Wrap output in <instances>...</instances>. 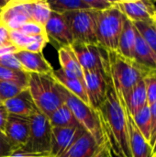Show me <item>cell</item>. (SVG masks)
Listing matches in <instances>:
<instances>
[{
    "label": "cell",
    "mask_w": 156,
    "mask_h": 157,
    "mask_svg": "<svg viewBox=\"0 0 156 157\" xmlns=\"http://www.w3.org/2000/svg\"><path fill=\"white\" fill-rule=\"evenodd\" d=\"M51 9L48 1L42 0H29V15L30 20L43 29L48 22Z\"/></svg>",
    "instance_id": "d4e9b609"
},
{
    "label": "cell",
    "mask_w": 156,
    "mask_h": 157,
    "mask_svg": "<svg viewBox=\"0 0 156 157\" xmlns=\"http://www.w3.org/2000/svg\"><path fill=\"white\" fill-rule=\"evenodd\" d=\"M48 3L51 11L59 14L75 10L90 9L86 0H50Z\"/></svg>",
    "instance_id": "83f0119b"
},
{
    "label": "cell",
    "mask_w": 156,
    "mask_h": 157,
    "mask_svg": "<svg viewBox=\"0 0 156 157\" xmlns=\"http://www.w3.org/2000/svg\"><path fill=\"white\" fill-rule=\"evenodd\" d=\"M109 152H110V157H117V156H115V155L111 153V151H110V150H109Z\"/></svg>",
    "instance_id": "bcb514c9"
},
{
    "label": "cell",
    "mask_w": 156,
    "mask_h": 157,
    "mask_svg": "<svg viewBox=\"0 0 156 157\" xmlns=\"http://www.w3.org/2000/svg\"><path fill=\"white\" fill-rule=\"evenodd\" d=\"M0 66L12 70H23L20 63L15 56V54H6L0 56Z\"/></svg>",
    "instance_id": "d6a6232c"
},
{
    "label": "cell",
    "mask_w": 156,
    "mask_h": 157,
    "mask_svg": "<svg viewBox=\"0 0 156 157\" xmlns=\"http://www.w3.org/2000/svg\"><path fill=\"white\" fill-rule=\"evenodd\" d=\"M152 157H156V154H155V155H153V156H152Z\"/></svg>",
    "instance_id": "f907efd6"
},
{
    "label": "cell",
    "mask_w": 156,
    "mask_h": 157,
    "mask_svg": "<svg viewBox=\"0 0 156 157\" xmlns=\"http://www.w3.org/2000/svg\"><path fill=\"white\" fill-rule=\"evenodd\" d=\"M154 20H155V19H154ZM155 25H156V20H155Z\"/></svg>",
    "instance_id": "816d5d0a"
},
{
    "label": "cell",
    "mask_w": 156,
    "mask_h": 157,
    "mask_svg": "<svg viewBox=\"0 0 156 157\" xmlns=\"http://www.w3.org/2000/svg\"><path fill=\"white\" fill-rule=\"evenodd\" d=\"M49 39L47 37V35H43L41 37H40L37 40H35L34 42H32L31 44H29L27 48L26 51L30 52H36V53H42V51L44 49V47H46V45L49 42Z\"/></svg>",
    "instance_id": "d590c367"
},
{
    "label": "cell",
    "mask_w": 156,
    "mask_h": 157,
    "mask_svg": "<svg viewBox=\"0 0 156 157\" xmlns=\"http://www.w3.org/2000/svg\"><path fill=\"white\" fill-rule=\"evenodd\" d=\"M58 58L61 69L66 75L84 80V71L70 45L59 48Z\"/></svg>",
    "instance_id": "7402d4cb"
},
{
    "label": "cell",
    "mask_w": 156,
    "mask_h": 157,
    "mask_svg": "<svg viewBox=\"0 0 156 157\" xmlns=\"http://www.w3.org/2000/svg\"><path fill=\"white\" fill-rule=\"evenodd\" d=\"M23 90V88L15 84L0 80V100L2 104L6 100L16 97Z\"/></svg>",
    "instance_id": "1f68e13d"
},
{
    "label": "cell",
    "mask_w": 156,
    "mask_h": 157,
    "mask_svg": "<svg viewBox=\"0 0 156 157\" xmlns=\"http://www.w3.org/2000/svg\"><path fill=\"white\" fill-rule=\"evenodd\" d=\"M124 19L125 16L115 3L106 10L97 11L96 34L99 46L108 52L117 51Z\"/></svg>",
    "instance_id": "277c9868"
},
{
    "label": "cell",
    "mask_w": 156,
    "mask_h": 157,
    "mask_svg": "<svg viewBox=\"0 0 156 157\" xmlns=\"http://www.w3.org/2000/svg\"><path fill=\"white\" fill-rule=\"evenodd\" d=\"M8 114L30 118L40 112L35 106L29 89H24L16 97L3 103Z\"/></svg>",
    "instance_id": "e0dca14e"
},
{
    "label": "cell",
    "mask_w": 156,
    "mask_h": 157,
    "mask_svg": "<svg viewBox=\"0 0 156 157\" xmlns=\"http://www.w3.org/2000/svg\"><path fill=\"white\" fill-rule=\"evenodd\" d=\"M83 71H100L109 75L108 51L98 44L73 42L70 45Z\"/></svg>",
    "instance_id": "ba28073f"
},
{
    "label": "cell",
    "mask_w": 156,
    "mask_h": 157,
    "mask_svg": "<svg viewBox=\"0 0 156 157\" xmlns=\"http://www.w3.org/2000/svg\"><path fill=\"white\" fill-rule=\"evenodd\" d=\"M0 80L15 84L23 89H27L29 85V74L23 70L17 71L0 66Z\"/></svg>",
    "instance_id": "f1b7e54d"
},
{
    "label": "cell",
    "mask_w": 156,
    "mask_h": 157,
    "mask_svg": "<svg viewBox=\"0 0 156 157\" xmlns=\"http://www.w3.org/2000/svg\"><path fill=\"white\" fill-rule=\"evenodd\" d=\"M133 62L142 68L152 71L156 70V56L149 45L136 29V40L133 51Z\"/></svg>",
    "instance_id": "ffe728a7"
},
{
    "label": "cell",
    "mask_w": 156,
    "mask_h": 157,
    "mask_svg": "<svg viewBox=\"0 0 156 157\" xmlns=\"http://www.w3.org/2000/svg\"><path fill=\"white\" fill-rule=\"evenodd\" d=\"M51 122V127H61V128H71L81 126L75 118L74 117L71 109L64 103L55 111H53L49 117H47Z\"/></svg>",
    "instance_id": "cb8c5ba5"
},
{
    "label": "cell",
    "mask_w": 156,
    "mask_h": 157,
    "mask_svg": "<svg viewBox=\"0 0 156 157\" xmlns=\"http://www.w3.org/2000/svg\"><path fill=\"white\" fill-rule=\"evenodd\" d=\"M155 154H156V137H155V140H154V146H153V148H152V156H153V155H154Z\"/></svg>",
    "instance_id": "f6af8a7d"
},
{
    "label": "cell",
    "mask_w": 156,
    "mask_h": 157,
    "mask_svg": "<svg viewBox=\"0 0 156 157\" xmlns=\"http://www.w3.org/2000/svg\"><path fill=\"white\" fill-rule=\"evenodd\" d=\"M28 89L38 110L46 117L64 104L59 84L51 74H29Z\"/></svg>",
    "instance_id": "3957f363"
},
{
    "label": "cell",
    "mask_w": 156,
    "mask_h": 157,
    "mask_svg": "<svg viewBox=\"0 0 156 157\" xmlns=\"http://www.w3.org/2000/svg\"><path fill=\"white\" fill-rule=\"evenodd\" d=\"M11 45H13V43L10 39L9 30L6 28H5L3 25H0V47H6Z\"/></svg>",
    "instance_id": "f35d334b"
},
{
    "label": "cell",
    "mask_w": 156,
    "mask_h": 157,
    "mask_svg": "<svg viewBox=\"0 0 156 157\" xmlns=\"http://www.w3.org/2000/svg\"><path fill=\"white\" fill-rule=\"evenodd\" d=\"M84 81L89 105L97 111L106 98L110 81L109 75L100 71H85Z\"/></svg>",
    "instance_id": "9c48e42d"
},
{
    "label": "cell",
    "mask_w": 156,
    "mask_h": 157,
    "mask_svg": "<svg viewBox=\"0 0 156 157\" xmlns=\"http://www.w3.org/2000/svg\"><path fill=\"white\" fill-rule=\"evenodd\" d=\"M9 32H10V39H11L13 45H15L20 51L26 50V48L29 44H31L32 42L37 40L40 37L43 36V35L29 36V35L23 34L22 32H20L18 30H13V31H9ZM44 35H46V34H44Z\"/></svg>",
    "instance_id": "f546056e"
},
{
    "label": "cell",
    "mask_w": 156,
    "mask_h": 157,
    "mask_svg": "<svg viewBox=\"0 0 156 157\" xmlns=\"http://www.w3.org/2000/svg\"><path fill=\"white\" fill-rule=\"evenodd\" d=\"M96 157H110L109 148H108V146L107 145V144H106V145L103 147V149L100 151V153H99Z\"/></svg>",
    "instance_id": "7bdbcfd3"
},
{
    "label": "cell",
    "mask_w": 156,
    "mask_h": 157,
    "mask_svg": "<svg viewBox=\"0 0 156 157\" xmlns=\"http://www.w3.org/2000/svg\"><path fill=\"white\" fill-rule=\"evenodd\" d=\"M90 9L95 11H103L114 6V1L109 0H86Z\"/></svg>",
    "instance_id": "8d00e7d4"
},
{
    "label": "cell",
    "mask_w": 156,
    "mask_h": 157,
    "mask_svg": "<svg viewBox=\"0 0 156 157\" xmlns=\"http://www.w3.org/2000/svg\"><path fill=\"white\" fill-rule=\"evenodd\" d=\"M3 9V8H2ZM2 9H0V17H1V12H2ZM0 25H1V21H0Z\"/></svg>",
    "instance_id": "c3c4849f"
},
{
    "label": "cell",
    "mask_w": 156,
    "mask_h": 157,
    "mask_svg": "<svg viewBox=\"0 0 156 157\" xmlns=\"http://www.w3.org/2000/svg\"><path fill=\"white\" fill-rule=\"evenodd\" d=\"M17 149L9 142L4 133L0 132V157H10Z\"/></svg>",
    "instance_id": "e575fe53"
},
{
    "label": "cell",
    "mask_w": 156,
    "mask_h": 157,
    "mask_svg": "<svg viewBox=\"0 0 156 157\" xmlns=\"http://www.w3.org/2000/svg\"><path fill=\"white\" fill-rule=\"evenodd\" d=\"M73 35L74 42L98 44L96 34L97 11L75 10L63 14Z\"/></svg>",
    "instance_id": "52a82bcc"
},
{
    "label": "cell",
    "mask_w": 156,
    "mask_h": 157,
    "mask_svg": "<svg viewBox=\"0 0 156 157\" xmlns=\"http://www.w3.org/2000/svg\"><path fill=\"white\" fill-rule=\"evenodd\" d=\"M20 50L17 48L15 45L11 46H6V47H0V56L6 55V54H15Z\"/></svg>",
    "instance_id": "60d3db41"
},
{
    "label": "cell",
    "mask_w": 156,
    "mask_h": 157,
    "mask_svg": "<svg viewBox=\"0 0 156 157\" xmlns=\"http://www.w3.org/2000/svg\"><path fill=\"white\" fill-rule=\"evenodd\" d=\"M127 121L129 129V139L131 157H152V149L149 146L148 142L144 139L140 132L136 124L133 121L132 117L127 111Z\"/></svg>",
    "instance_id": "d6986e66"
},
{
    "label": "cell",
    "mask_w": 156,
    "mask_h": 157,
    "mask_svg": "<svg viewBox=\"0 0 156 157\" xmlns=\"http://www.w3.org/2000/svg\"><path fill=\"white\" fill-rule=\"evenodd\" d=\"M109 77L119 98L123 102L132 88L149 72L117 52H108Z\"/></svg>",
    "instance_id": "7a4b0ae2"
},
{
    "label": "cell",
    "mask_w": 156,
    "mask_h": 157,
    "mask_svg": "<svg viewBox=\"0 0 156 157\" xmlns=\"http://www.w3.org/2000/svg\"><path fill=\"white\" fill-rule=\"evenodd\" d=\"M123 104L131 116L135 115L140 109L148 105L146 86L143 79H142L132 88V90L123 100Z\"/></svg>",
    "instance_id": "603a6c76"
},
{
    "label": "cell",
    "mask_w": 156,
    "mask_h": 157,
    "mask_svg": "<svg viewBox=\"0 0 156 157\" xmlns=\"http://www.w3.org/2000/svg\"><path fill=\"white\" fill-rule=\"evenodd\" d=\"M1 25L9 31L19 29L24 24L30 20L29 0H12L8 1L2 9Z\"/></svg>",
    "instance_id": "30bf717a"
},
{
    "label": "cell",
    "mask_w": 156,
    "mask_h": 157,
    "mask_svg": "<svg viewBox=\"0 0 156 157\" xmlns=\"http://www.w3.org/2000/svg\"><path fill=\"white\" fill-rule=\"evenodd\" d=\"M84 132L86 130L82 126L71 128L51 127V156H61Z\"/></svg>",
    "instance_id": "8fae6325"
},
{
    "label": "cell",
    "mask_w": 156,
    "mask_h": 157,
    "mask_svg": "<svg viewBox=\"0 0 156 157\" xmlns=\"http://www.w3.org/2000/svg\"><path fill=\"white\" fill-rule=\"evenodd\" d=\"M131 117L137 128L139 129L140 132L143 134L144 139L149 144L151 138V127H152V114H151L150 106L146 105L142 109H140L135 115Z\"/></svg>",
    "instance_id": "4316f807"
},
{
    "label": "cell",
    "mask_w": 156,
    "mask_h": 157,
    "mask_svg": "<svg viewBox=\"0 0 156 157\" xmlns=\"http://www.w3.org/2000/svg\"><path fill=\"white\" fill-rule=\"evenodd\" d=\"M15 56L20 63L23 71L28 74L51 75L53 72L52 66L45 59L42 53L21 50L15 53Z\"/></svg>",
    "instance_id": "9a60e30c"
},
{
    "label": "cell",
    "mask_w": 156,
    "mask_h": 157,
    "mask_svg": "<svg viewBox=\"0 0 156 157\" xmlns=\"http://www.w3.org/2000/svg\"><path fill=\"white\" fill-rule=\"evenodd\" d=\"M10 157H47L45 155H33V154H28L25 152H22L21 150H17L15 151L12 155Z\"/></svg>",
    "instance_id": "b9f144b4"
},
{
    "label": "cell",
    "mask_w": 156,
    "mask_h": 157,
    "mask_svg": "<svg viewBox=\"0 0 156 157\" xmlns=\"http://www.w3.org/2000/svg\"><path fill=\"white\" fill-rule=\"evenodd\" d=\"M105 142L117 157H131L126 109L109 81L107 96L97 110Z\"/></svg>",
    "instance_id": "6da1fadb"
},
{
    "label": "cell",
    "mask_w": 156,
    "mask_h": 157,
    "mask_svg": "<svg viewBox=\"0 0 156 157\" xmlns=\"http://www.w3.org/2000/svg\"><path fill=\"white\" fill-rule=\"evenodd\" d=\"M154 18L156 20V8H155V11H154Z\"/></svg>",
    "instance_id": "7dc6e473"
},
{
    "label": "cell",
    "mask_w": 156,
    "mask_h": 157,
    "mask_svg": "<svg viewBox=\"0 0 156 157\" xmlns=\"http://www.w3.org/2000/svg\"><path fill=\"white\" fill-rule=\"evenodd\" d=\"M136 40V28L133 23L125 17L122 31L119 40L117 52L121 56L133 61V51Z\"/></svg>",
    "instance_id": "44dd1931"
},
{
    "label": "cell",
    "mask_w": 156,
    "mask_h": 157,
    "mask_svg": "<svg viewBox=\"0 0 156 157\" xmlns=\"http://www.w3.org/2000/svg\"><path fill=\"white\" fill-rule=\"evenodd\" d=\"M105 145H99L94 137L86 131L60 157H96Z\"/></svg>",
    "instance_id": "2e32d148"
},
{
    "label": "cell",
    "mask_w": 156,
    "mask_h": 157,
    "mask_svg": "<svg viewBox=\"0 0 156 157\" xmlns=\"http://www.w3.org/2000/svg\"><path fill=\"white\" fill-rule=\"evenodd\" d=\"M44 29L49 40H52L60 47L68 46L74 42L71 29L63 14L51 11Z\"/></svg>",
    "instance_id": "7c38bea8"
},
{
    "label": "cell",
    "mask_w": 156,
    "mask_h": 157,
    "mask_svg": "<svg viewBox=\"0 0 156 157\" xmlns=\"http://www.w3.org/2000/svg\"><path fill=\"white\" fill-rule=\"evenodd\" d=\"M143 80L146 86L148 105L152 106L156 101V70L149 71Z\"/></svg>",
    "instance_id": "4dcf8cb0"
},
{
    "label": "cell",
    "mask_w": 156,
    "mask_h": 157,
    "mask_svg": "<svg viewBox=\"0 0 156 157\" xmlns=\"http://www.w3.org/2000/svg\"><path fill=\"white\" fill-rule=\"evenodd\" d=\"M47 157H51V156H47Z\"/></svg>",
    "instance_id": "f5cc1de1"
},
{
    "label": "cell",
    "mask_w": 156,
    "mask_h": 157,
    "mask_svg": "<svg viewBox=\"0 0 156 157\" xmlns=\"http://www.w3.org/2000/svg\"><path fill=\"white\" fill-rule=\"evenodd\" d=\"M1 105H3V104H2V102H1V100H0V106H1Z\"/></svg>",
    "instance_id": "681fc988"
},
{
    "label": "cell",
    "mask_w": 156,
    "mask_h": 157,
    "mask_svg": "<svg viewBox=\"0 0 156 157\" xmlns=\"http://www.w3.org/2000/svg\"><path fill=\"white\" fill-rule=\"evenodd\" d=\"M51 75L54 78V80L61 86H63L69 93L75 96L76 98H78L80 100H82L86 104L89 105L84 80L77 78V77L70 76V75H66L62 69L53 70V72L51 73Z\"/></svg>",
    "instance_id": "ac0fdd59"
},
{
    "label": "cell",
    "mask_w": 156,
    "mask_h": 157,
    "mask_svg": "<svg viewBox=\"0 0 156 157\" xmlns=\"http://www.w3.org/2000/svg\"><path fill=\"white\" fill-rule=\"evenodd\" d=\"M30 130L29 118L8 115L4 134L17 149H21L27 143Z\"/></svg>",
    "instance_id": "4fadbf2b"
},
{
    "label": "cell",
    "mask_w": 156,
    "mask_h": 157,
    "mask_svg": "<svg viewBox=\"0 0 156 157\" xmlns=\"http://www.w3.org/2000/svg\"><path fill=\"white\" fill-rule=\"evenodd\" d=\"M121 13L131 22L154 18L156 6L151 1H114Z\"/></svg>",
    "instance_id": "5bb4252c"
},
{
    "label": "cell",
    "mask_w": 156,
    "mask_h": 157,
    "mask_svg": "<svg viewBox=\"0 0 156 157\" xmlns=\"http://www.w3.org/2000/svg\"><path fill=\"white\" fill-rule=\"evenodd\" d=\"M59 87L63 97L64 103L71 109L77 122L94 137V139L97 142L99 145L101 146L105 145L106 142H105L97 111L92 109L89 105L80 100L75 96L69 93L66 89H64L60 85Z\"/></svg>",
    "instance_id": "5b68a950"
},
{
    "label": "cell",
    "mask_w": 156,
    "mask_h": 157,
    "mask_svg": "<svg viewBox=\"0 0 156 157\" xmlns=\"http://www.w3.org/2000/svg\"><path fill=\"white\" fill-rule=\"evenodd\" d=\"M132 23L156 56V25L154 18Z\"/></svg>",
    "instance_id": "484cf974"
},
{
    "label": "cell",
    "mask_w": 156,
    "mask_h": 157,
    "mask_svg": "<svg viewBox=\"0 0 156 157\" xmlns=\"http://www.w3.org/2000/svg\"><path fill=\"white\" fill-rule=\"evenodd\" d=\"M18 31L22 32L23 34L29 35V36H39V35H44L45 33V29L39 26L38 24L29 21L27 22L26 24H24L19 29H17Z\"/></svg>",
    "instance_id": "836d02e7"
},
{
    "label": "cell",
    "mask_w": 156,
    "mask_h": 157,
    "mask_svg": "<svg viewBox=\"0 0 156 157\" xmlns=\"http://www.w3.org/2000/svg\"><path fill=\"white\" fill-rule=\"evenodd\" d=\"M150 109L152 114V127H151V138H150L149 145L152 149L156 137V101L152 106H150Z\"/></svg>",
    "instance_id": "74e56055"
},
{
    "label": "cell",
    "mask_w": 156,
    "mask_h": 157,
    "mask_svg": "<svg viewBox=\"0 0 156 157\" xmlns=\"http://www.w3.org/2000/svg\"><path fill=\"white\" fill-rule=\"evenodd\" d=\"M30 130L26 144L19 150L28 154L51 156V125L49 119L40 112L29 118Z\"/></svg>",
    "instance_id": "8992f818"
},
{
    "label": "cell",
    "mask_w": 156,
    "mask_h": 157,
    "mask_svg": "<svg viewBox=\"0 0 156 157\" xmlns=\"http://www.w3.org/2000/svg\"><path fill=\"white\" fill-rule=\"evenodd\" d=\"M7 2H8L7 0H0V9L4 8L6 6Z\"/></svg>",
    "instance_id": "ee69618b"
},
{
    "label": "cell",
    "mask_w": 156,
    "mask_h": 157,
    "mask_svg": "<svg viewBox=\"0 0 156 157\" xmlns=\"http://www.w3.org/2000/svg\"><path fill=\"white\" fill-rule=\"evenodd\" d=\"M8 112L6 109L4 105L0 106V132L4 133L5 132V129H6V121H7V118H8Z\"/></svg>",
    "instance_id": "ab89813d"
}]
</instances>
